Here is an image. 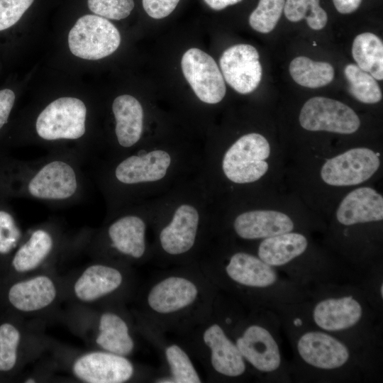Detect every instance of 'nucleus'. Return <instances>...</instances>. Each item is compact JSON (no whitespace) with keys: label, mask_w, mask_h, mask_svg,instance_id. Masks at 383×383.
Instances as JSON below:
<instances>
[{"label":"nucleus","mask_w":383,"mask_h":383,"mask_svg":"<svg viewBox=\"0 0 383 383\" xmlns=\"http://www.w3.org/2000/svg\"><path fill=\"white\" fill-rule=\"evenodd\" d=\"M203 149L147 141L123 155L97 162L96 184L107 214L162 196L196 176Z\"/></svg>","instance_id":"f257e3e1"},{"label":"nucleus","mask_w":383,"mask_h":383,"mask_svg":"<svg viewBox=\"0 0 383 383\" xmlns=\"http://www.w3.org/2000/svg\"><path fill=\"white\" fill-rule=\"evenodd\" d=\"M152 250L169 259L192 255L217 229V206L199 173L150 200Z\"/></svg>","instance_id":"f03ea898"},{"label":"nucleus","mask_w":383,"mask_h":383,"mask_svg":"<svg viewBox=\"0 0 383 383\" xmlns=\"http://www.w3.org/2000/svg\"><path fill=\"white\" fill-rule=\"evenodd\" d=\"M87 162L71 150L49 151L31 160L0 153V199H30L52 206L75 204L88 191Z\"/></svg>","instance_id":"7ed1b4c3"},{"label":"nucleus","mask_w":383,"mask_h":383,"mask_svg":"<svg viewBox=\"0 0 383 383\" xmlns=\"http://www.w3.org/2000/svg\"><path fill=\"white\" fill-rule=\"evenodd\" d=\"M221 270L226 282L256 304L286 311L308 299L306 287L262 260L255 253L233 250L223 253Z\"/></svg>","instance_id":"20e7f679"},{"label":"nucleus","mask_w":383,"mask_h":383,"mask_svg":"<svg viewBox=\"0 0 383 383\" xmlns=\"http://www.w3.org/2000/svg\"><path fill=\"white\" fill-rule=\"evenodd\" d=\"M29 128L9 146L35 143L49 151L71 150L87 162L100 155L89 139L87 105L79 98L61 96L51 101L36 113Z\"/></svg>","instance_id":"39448f33"},{"label":"nucleus","mask_w":383,"mask_h":383,"mask_svg":"<svg viewBox=\"0 0 383 383\" xmlns=\"http://www.w3.org/2000/svg\"><path fill=\"white\" fill-rule=\"evenodd\" d=\"M317 297L310 309L313 327L342 339L356 352L372 343L370 314L364 296L352 289Z\"/></svg>","instance_id":"423d86ee"},{"label":"nucleus","mask_w":383,"mask_h":383,"mask_svg":"<svg viewBox=\"0 0 383 383\" xmlns=\"http://www.w3.org/2000/svg\"><path fill=\"white\" fill-rule=\"evenodd\" d=\"M293 343L301 367L323 375L351 374L360 365L357 352L346 342L328 332L304 324L301 317L292 321Z\"/></svg>","instance_id":"0eeeda50"},{"label":"nucleus","mask_w":383,"mask_h":383,"mask_svg":"<svg viewBox=\"0 0 383 383\" xmlns=\"http://www.w3.org/2000/svg\"><path fill=\"white\" fill-rule=\"evenodd\" d=\"M102 231L104 245L120 256L140 260L152 251L147 240L151 227L150 200L131 204L107 214Z\"/></svg>","instance_id":"6e6552de"},{"label":"nucleus","mask_w":383,"mask_h":383,"mask_svg":"<svg viewBox=\"0 0 383 383\" xmlns=\"http://www.w3.org/2000/svg\"><path fill=\"white\" fill-rule=\"evenodd\" d=\"M265 321L246 322L238 330L234 341L247 366L266 378L284 379L287 369L278 336Z\"/></svg>","instance_id":"1a4fd4ad"},{"label":"nucleus","mask_w":383,"mask_h":383,"mask_svg":"<svg viewBox=\"0 0 383 383\" xmlns=\"http://www.w3.org/2000/svg\"><path fill=\"white\" fill-rule=\"evenodd\" d=\"M309 245L305 234L294 231L260 240L255 254L287 276L301 279L309 275L317 263L308 259Z\"/></svg>","instance_id":"9d476101"},{"label":"nucleus","mask_w":383,"mask_h":383,"mask_svg":"<svg viewBox=\"0 0 383 383\" xmlns=\"http://www.w3.org/2000/svg\"><path fill=\"white\" fill-rule=\"evenodd\" d=\"M121 43L118 29L106 18L96 15L80 17L68 35L71 52L82 59L96 60L114 52Z\"/></svg>","instance_id":"9b49d317"},{"label":"nucleus","mask_w":383,"mask_h":383,"mask_svg":"<svg viewBox=\"0 0 383 383\" xmlns=\"http://www.w3.org/2000/svg\"><path fill=\"white\" fill-rule=\"evenodd\" d=\"M380 165V156L376 151L365 147L353 148L326 160L319 176L330 186H355L372 178Z\"/></svg>","instance_id":"f8f14e48"},{"label":"nucleus","mask_w":383,"mask_h":383,"mask_svg":"<svg viewBox=\"0 0 383 383\" xmlns=\"http://www.w3.org/2000/svg\"><path fill=\"white\" fill-rule=\"evenodd\" d=\"M113 138L106 145L104 157L127 153L146 141L143 139L145 111L141 103L130 94L119 95L111 105Z\"/></svg>","instance_id":"ddd939ff"},{"label":"nucleus","mask_w":383,"mask_h":383,"mask_svg":"<svg viewBox=\"0 0 383 383\" xmlns=\"http://www.w3.org/2000/svg\"><path fill=\"white\" fill-rule=\"evenodd\" d=\"M299 120L305 130L339 134L354 133L360 126L357 114L350 106L323 96L306 101L301 109Z\"/></svg>","instance_id":"4468645a"},{"label":"nucleus","mask_w":383,"mask_h":383,"mask_svg":"<svg viewBox=\"0 0 383 383\" xmlns=\"http://www.w3.org/2000/svg\"><path fill=\"white\" fill-rule=\"evenodd\" d=\"M200 293L199 285L192 278L173 274L159 279L150 287L146 302L154 314L173 316L195 305Z\"/></svg>","instance_id":"2eb2a0df"},{"label":"nucleus","mask_w":383,"mask_h":383,"mask_svg":"<svg viewBox=\"0 0 383 383\" xmlns=\"http://www.w3.org/2000/svg\"><path fill=\"white\" fill-rule=\"evenodd\" d=\"M181 67L185 79L200 101L216 104L226 94L223 77L214 60L198 48L189 49L182 56Z\"/></svg>","instance_id":"dca6fc26"},{"label":"nucleus","mask_w":383,"mask_h":383,"mask_svg":"<svg viewBox=\"0 0 383 383\" xmlns=\"http://www.w3.org/2000/svg\"><path fill=\"white\" fill-rule=\"evenodd\" d=\"M229 228L238 238L245 241L262 239L294 231L296 223L280 211L245 209L229 218Z\"/></svg>","instance_id":"f3484780"},{"label":"nucleus","mask_w":383,"mask_h":383,"mask_svg":"<svg viewBox=\"0 0 383 383\" xmlns=\"http://www.w3.org/2000/svg\"><path fill=\"white\" fill-rule=\"evenodd\" d=\"M259 53L248 44H237L226 49L219 62L226 82L243 94L253 91L262 79Z\"/></svg>","instance_id":"a211bd4d"},{"label":"nucleus","mask_w":383,"mask_h":383,"mask_svg":"<svg viewBox=\"0 0 383 383\" xmlns=\"http://www.w3.org/2000/svg\"><path fill=\"white\" fill-rule=\"evenodd\" d=\"M75 377L87 383H123L131 379L134 367L126 356L95 351L79 357L74 362Z\"/></svg>","instance_id":"6ab92c4d"},{"label":"nucleus","mask_w":383,"mask_h":383,"mask_svg":"<svg viewBox=\"0 0 383 383\" xmlns=\"http://www.w3.org/2000/svg\"><path fill=\"white\" fill-rule=\"evenodd\" d=\"M202 339L209 352L210 365L216 374L228 379L245 374L248 366L235 341L221 324L214 322L206 326Z\"/></svg>","instance_id":"aec40b11"},{"label":"nucleus","mask_w":383,"mask_h":383,"mask_svg":"<svg viewBox=\"0 0 383 383\" xmlns=\"http://www.w3.org/2000/svg\"><path fill=\"white\" fill-rule=\"evenodd\" d=\"M51 224L38 226L22 239L8 256L11 269L17 273L32 271L41 265L55 251L57 237Z\"/></svg>","instance_id":"412c9836"},{"label":"nucleus","mask_w":383,"mask_h":383,"mask_svg":"<svg viewBox=\"0 0 383 383\" xmlns=\"http://www.w3.org/2000/svg\"><path fill=\"white\" fill-rule=\"evenodd\" d=\"M335 216L343 227L382 222L383 196L372 187H357L343 198Z\"/></svg>","instance_id":"4be33fe9"},{"label":"nucleus","mask_w":383,"mask_h":383,"mask_svg":"<svg viewBox=\"0 0 383 383\" xmlns=\"http://www.w3.org/2000/svg\"><path fill=\"white\" fill-rule=\"evenodd\" d=\"M56 295V287L50 277L38 275L12 283L7 288L6 299L18 311L33 312L50 306Z\"/></svg>","instance_id":"5701e85b"},{"label":"nucleus","mask_w":383,"mask_h":383,"mask_svg":"<svg viewBox=\"0 0 383 383\" xmlns=\"http://www.w3.org/2000/svg\"><path fill=\"white\" fill-rule=\"evenodd\" d=\"M123 277L113 266L97 263L87 267L74 284L76 297L84 302L96 301L117 290Z\"/></svg>","instance_id":"b1692460"},{"label":"nucleus","mask_w":383,"mask_h":383,"mask_svg":"<svg viewBox=\"0 0 383 383\" xmlns=\"http://www.w3.org/2000/svg\"><path fill=\"white\" fill-rule=\"evenodd\" d=\"M96 343L104 351L123 356L131 354L135 345L126 322L112 312L101 314Z\"/></svg>","instance_id":"393cba45"},{"label":"nucleus","mask_w":383,"mask_h":383,"mask_svg":"<svg viewBox=\"0 0 383 383\" xmlns=\"http://www.w3.org/2000/svg\"><path fill=\"white\" fill-rule=\"evenodd\" d=\"M352 55L357 65L375 79H383V43L372 33H363L355 37Z\"/></svg>","instance_id":"a878e982"},{"label":"nucleus","mask_w":383,"mask_h":383,"mask_svg":"<svg viewBox=\"0 0 383 383\" xmlns=\"http://www.w3.org/2000/svg\"><path fill=\"white\" fill-rule=\"evenodd\" d=\"M289 73L295 82L308 88L326 86L334 78V69L331 64L313 61L304 56L297 57L291 62Z\"/></svg>","instance_id":"bb28decb"},{"label":"nucleus","mask_w":383,"mask_h":383,"mask_svg":"<svg viewBox=\"0 0 383 383\" xmlns=\"http://www.w3.org/2000/svg\"><path fill=\"white\" fill-rule=\"evenodd\" d=\"M349 83V92L357 101L375 104L381 101L382 91L375 79L355 64H349L344 70Z\"/></svg>","instance_id":"cd10ccee"},{"label":"nucleus","mask_w":383,"mask_h":383,"mask_svg":"<svg viewBox=\"0 0 383 383\" xmlns=\"http://www.w3.org/2000/svg\"><path fill=\"white\" fill-rule=\"evenodd\" d=\"M284 11L289 21L298 22L305 18L309 26L316 30L324 28L328 21L319 0H286Z\"/></svg>","instance_id":"c85d7f7f"},{"label":"nucleus","mask_w":383,"mask_h":383,"mask_svg":"<svg viewBox=\"0 0 383 383\" xmlns=\"http://www.w3.org/2000/svg\"><path fill=\"white\" fill-rule=\"evenodd\" d=\"M23 238L22 231L8 200L0 199V257L10 255Z\"/></svg>","instance_id":"c756f323"},{"label":"nucleus","mask_w":383,"mask_h":383,"mask_svg":"<svg viewBox=\"0 0 383 383\" xmlns=\"http://www.w3.org/2000/svg\"><path fill=\"white\" fill-rule=\"evenodd\" d=\"M165 355L174 383L201 382L190 357L180 346L177 344L167 345Z\"/></svg>","instance_id":"7c9ffc66"},{"label":"nucleus","mask_w":383,"mask_h":383,"mask_svg":"<svg viewBox=\"0 0 383 383\" xmlns=\"http://www.w3.org/2000/svg\"><path fill=\"white\" fill-rule=\"evenodd\" d=\"M21 338V332L13 323H0V374L14 370L18 360Z\"/></svg>","instance_id":"2f4dec72"},{"label":"nucleus","mask_w":383,"mask_h":383,"mask_svg":"<svg viewBox=\"0 0 383 383\" xmlns=\"http://www.w3.org/2000/svg\"><path fill=\"white\" fill-rule=\"evenodd\" d=\"M284 4L285 0H260L249 17L250 26L260 33H270L279 21Z\"/></svg>","instance_id":"473e14b6"},{"label":"nucleus","mask_w":383,"mask_h":383,"mask_svg":"<svg viewBox=\"0 0 383 383\" xmlns=\"http://www.w3.org/2000/svg\"><path fill=\"white\" fill-rule=\"evenodd\" d=\"M87 4L94 13L113 20L128 17L134 7L133 0H88Z\"/></svg>","instance_id":"72a5a7b5"},{"label":"nucleus","mask_w":383,"mask_h":383,"mask_svg":"<svg viewBox=\"0 0 383 383\" xmlns=\"http://www.w3.org/2000/svg\"><path fill=\"white\" fill-rule=\"evenodd\" d=\"M34 0H0V31L15 25Z\"/></svg>","instance_id":"f704fd0d"},{"label":"nucleus","mask_w":383,"mask_h":383,"mask_svg":"<svg viewBox=\"0 0 383 383\" xmlns=\"http://www.w3.org/2000/svg\"><path fill=\"white\" fill-rule=\"evenodd\" d=\"M16 95L13 90H0V153L6 152L4 148V131L9 123L10 115L14 106Z\"/></svg>","instance_id":"c9c22d12"},{"label":"nucleus","mask_w":383,"mask_h":383,"mask_svg":"<svg viewBox=\"0 0 383 383\" xmlns=\"http://www.w3.org/2000/svg\"><path fill=\"white\" fill-rule=\"evenodd\" d=\"M180 0H143L145 12L152 18L160 19L170 15Z\"/></svg>","instance_id":"e433bc0d"},{"label":"nucleus","mask_w":383,"mask_h":383,"mask_svg":"<svg viewBox=\"0 0 383 383\" xmlns=\"http://www.w3.org/2000/svg\"><path fill=\"white\" fill-rule=\"evenodd\" d=\"M337 11L343 14L355 11L360 5L362 0H333Z\"/></svg>","instance_id":"4c0bfd02"},{"label":"nucleus","mask_w":383,"mask_h":383,"mask_svg":"<svg viewBox=\"0 0 383 383\" xmlns=\"http://www.w3.org/2000/svg\"><path fill=\"white\" fill-rule=\"evenodd\" d=\"M205 3L212 9L219 11L226 7L234 5L242 0H204Z\"/></svg>","instance_id":"58836bf2"},{"label":"nucleus","mask_w":383,"mask_h":383,"mask_svg":"<svg viewBox=\"0 0 383 383\" xmlns=\"http://www.w3.org/2000/svg\"><path fill=\"white\" fill-rule=\"evenodd\" d=\"M155 382H160V383H174V381L172 378L169 376L162 377L160 378H157L155 380Z\"/></svg>","instance_id":"ea45409f"},{"label":"nucleus","mask_w":383,"mask_h":383,"mask_svg":"<svg viewBox=\"0 0 383 383\" xmlns=\"http://www.w3.org/2000/svg\"><path fill=\"white\" fill-rule=\"evenodd\" d=\"M24 382L26 383H33V382H35V380L32 378H28V379H25Z\"/></svg>","instance_id":"a19ab883"},{"label":"nucleus","mask_w":383,"mask_h":383,"mask_svg":"<svg viewBox=\"0 0 383 383\" xmlns=\"http://www.w3.org/2000/svg\"><path fill=\"white\" fill-rule=\"evenodd\" d=\"M316 42H313V45L315 46L316 45V44L315 43Z\"/></svg>","instance_id":"79ce46f5"}]
</instances>
